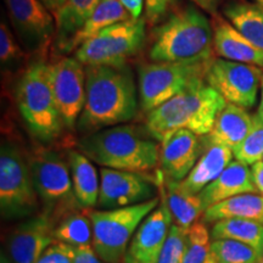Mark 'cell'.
Masks as SVG:
<instances>
[{"instance_id":"obj_42","label":"cell","mask_w":263,"mask_h":263,"mask_svg":"<svg viewBox=\"0 0 263 263\" xmlns=\"http://www.w3.org/2000/svg\"><path fill=\"white\" fill-rule=\"evenodd\" d=\"M256 117H257L258 120L263 123V77L261 82V101H259L258 111H257V115H256Z\"/></svg>"},{"instance_id":"obj_46","label":"cell","mask_w":263,"mask_h":263,"mask_svg":"<svg viewBox=\"0 0 263 263\" xmlns=\"http://www.w3.org/2000/svg\"><path fill=\"white\" fill-rule=\"evenodd\" d=\"M262 263H263V261H262Z\"/></svg>"},{"instance_id":"obj_26","label":"cell","mask_w":263,"mask_h":263,"mask_svg":"<svg viewBox=\"0 0 263 263\" xmlns=\"http://www.w3.org/2000/svg\"><path fill=\"white\" fill-rule=\"evenodd\" d=\"M226 218L252 219L263 223V195L241 194L207 207L202 215L205 223H215Z\"/></svg>"},{"instance_id":"obj_7","label":"cell","mask_w":263,"mask_h":263,"mask_svg":"<svg viewBox=\"0 0 263 263\" xmlns=\"http://www.w3.org/2000/svg\"><path fill=\"white\" fill-rule=\"evenodd\" d=\"M29 171L45 211L58 221L67 213L83 210L76 199L68 162L51 150L39 149L28 157Z\"/></svg>"},{"instance_id":"obj_3","label":"cell","mask_w":263,"mask_h":263,"mask_svg":"<svg viewBox=\"0 0 263 263\" xmlns=\"http://www.w3.org/2000/svg\"><path fill=\"white\" fill-rule=\"evenodd\" d=\"M213 28L201 11L188 6L170 16L155 31L149 59L153 62L210 64Z\"/></svg>"},{"instance_id":"obj_11","label":"cell","mask_w":263,"mask_h":263,"mask_svg":"<svg viewBox=\"0 0 263 263\" xmlns=\"http://www.w3.org/2000/svg\"><path fill=\"white\" fill-rule=\"evenodd\" d=\"M6 12L22 47L37 60H44L55 38V17L41 0H4Z\"/></svg>"},{"instance_id":"obj_29","label":"cell","mask_w":263,"mask_h":263,"mask_svg":"<svg viewBox=\"0 0 263 263\" xmlns=\"http://www.w3.org/2000/svg\"><path fill=\"white\" fill-rule=\"evenodd\" d=\"M55 240L72 246H90L93 241V223L87 210H78L65 215L58 222L54 232Z\"/></svg>"},{"instance_id":"obj_36","label":"cell","mask_w":263,"mask_h":263,"mask_svg":"<svg viewBox=\"0 0 263 263\" xmlns=\"http://www.w3.org/2000/svg\"><path fill=\"white\" fill-rule=\"evenodd\" d=\"M176 2L177 0H145L146 20L150 24H157Z\"/></svg>"},{"instance_id":"obj_5","label":"cell","mask_w":263,"mask_h":263,"mask_svg":"<svg viewBox=\"0 0 263 263\" xmlns=\"http://www.w3.org/2000/svg\"><path fill=\"white\" fill-rule=\"evenodd\" d=\"M16 103L33 137L42 143H50L61 136L65 124L51 90L49 64L44 60L33 61L20 76Z\"/></svg>"},{"instance_id":"obj_31","label":"cell","mask_w":263,"mask_h":263,"mask_svg":"<svg viewBox=\"0 0 263 263\" xmlns=\"http://www.w3.org/2000/svg\"><path fill=\"white\" fill-rule=\"evenodd\" d=\"M211 249L217 263H262L263 261V256L252 246L236 240H213Z\"/></svg>"},{"instance_id":"obj_8","label":"cell","mask_w":263,"mask_h":263,"mask_svg":"<svg viewBox=\"0 0 263 263\" xmlns=\"http://www.w3.org/2000/svg\"><path fill=\"white\" fill-rule=\"evenodd\" d=\"M146 20L129 18L108 26L74 51L83 66H123L143 48Z\"/></svg>"},{"instance_id":"obj_18","label":"cell","mask_w":263,"mask_h":263,"mask_svg":"<svg viewBox=\"0 0 263 263\" xmlns=\"http://www.w3.org/2000/svg\"><path fill=\"white\" fill-rule=\"evenodd\" d=\"M213 49L226 60L263 67V50L255 47L233 25L215 17L213 21Z\"/></svg>"},{"instance_id":"obj_32","label":"cell","mask_w":263,"mask_h":263,"mask_svg":"<svg viewBox=\"0 0 263 263\" xmlns=\"http://www.w3.org/2000/svg\"><path fill=\"white\" fill-rule=\"evenodd\" d=\"M233 155L236 161L248 166L263 160V123L256 116L248 137L233 149Z\"/></svg>"},{"instance_id":"obj_16","label":"cell","mask_w":263,"mask_h":263,"mask_svg":"<svg viewBox=\"0 0 263 263\" xmlns=\"http://www.w3.org/2000/svg\"><path fill=\"white\" fill-rule=\"evenodd\" d=\"M172 221L168 205L161 193V203L138 227L127 255L140 263H157L170 234Z\"/></svg>"},{"instance_id":"obj_13","label":"cell","mask_w":263,"mask_h":263,"mask_svg":"<svg viewBox=\"0 0 263 263\" xmlns=\"http://www.w3.org/2000/svg\"><path fill=\"white\" fill-rule=\"evenodd\" d=\"M49 80L62 122L73 128L85 104V68L76 58H60L49 64Z\"/></svg>"},{"instance_id":"obj_37","label":"cell","mask_w":263,"mask_h":263,"mask_svg":"<svg viewBox=\"0 0 263 263\" xmlns=\"http://www.w3.org/2000/svg\"><path fill=\"white\" fill-rule=\"evenodd\" d=\"M76 263H106L98 257L91 246L74 248Z\"/></svg>"},{"instance_id":"obj_21","label":"cell","mask_w":263,"mask_h":263,"mask_svg":"<svg viewBox=\"0 0 263 263\" xmlns=\"http://www.w3.org/2000/svg\"><path fill=\"white\" fill-rule=\"evenodd\" d=\"M252 126L254 117L250 116L246 108L227 103L221 114L217 116L207 141L228 146L233 150L248 137Z\"/></svg>"},{"instance_id":"obj_22","label":"cell","mask_w":263,"mask_h":263,"mask_svg":"<svg viewBox=\"0 0 263 263\" xmlns=\"http://www.w3.org/2000/svg\"><path fill=\"white\" fill-rule=\"evenodd\" d=\"M101 0H66L57 14L54 15L57 29L52 48L62 54L66 45L70 43L85 24Z\"/></svg>"},{"instance_id":"obj_44","label":"cell","mask_w":263,"mask_h":263,"mask_svg":"<svg viewBox=\"0 0 263 263\" xmlns=\"http://www.w3.org/2000/svg\"><path fill=\"white\" fill-rule=\"evenodd\" d=\"M2 263H12V262L10 261L8 256H5L4 254H3V255H2Z\"/></svg>"},{"instance_id":"obj_2","label":"cell","mask_w":263,"mask_h":263,"mask_svg":"<svg viewBox=\"0 0 263 263\" xmlns=\"http://www.w3.org/2000/svg\"><path fill=\"white\" fill-rule=\"evenodd\" d=\"M226 105V99L205 80L197 81L150 111L145 122L146 132L160 143L179 129L205 136L212 130L217 116Z\"/></svg>"},{"instance_id":"obj_15","label":"cell","mask_w":263,"mask_h":263,"mask_svg":"<svg viewBox=\"0 0 263 263\" xmlns=\"http://www.w3.org/2000/svg\"><path fill=\"white\" fill-rule=\"evenodd\" d=\"M58 219L43 210L16 227L8 240V257L12 263H34L55 241Z\"/></svg>"},{"instance_id":"obj_1","label":"cell","mask_w":263,"mask_h":263,"mask_svg":"<svg viewBox=\"0 0 263 263\" xmlns=\"http://www.w3.org/2000/svg\"><path fill=\"white\" fill-rule=\"evenodd\" d=\"M137 89L133 74L123 66H85V104L78 128L98 132L136 117Z\"/></svg>"},{"instance_id":"obj_24","label":"cell","mask_w":263,"mask_h":263,"mask_svg":"<svg viewBox=\"0 0 263 263\" xmlns=\"http://www.w3.org/2000/svg\"><path fill=\"white\" fill-rule=\"evenodd\" d=\"M129 18H132L130 14L120 0H101L95 8L93 14L89 16V18L85 21L80 31L76 33L74 37L66 45L62 55L76 51L83 43L95 37L99 32H101L108 26Z\"/></svg>"},{"instance_id":"obj_41","label":"cell","mask_w":263,"mask_h":263,"mask_svg":"<svg viewBox=\"0 0 263 263\" xmlns=\"http://www.w3.org/2000/svg\"><path fill=\"white\" fill-rule=\"evenodd\" d=\"M41 2L47 6V9L52 15H55L61 9V6L65 4L66 0H41Z\"/></svg>"},{"instance_id":"obj_25","label":"cell","mask_w":263,"mask_h":263,"mask_svg":"<svg viewBox=\"0 0 263 263\" xmlns=\"http://www.w3.org/2000/svg\"><path fill=\"white\" fill-rule=\"evenodd\" d=\"M72 184L76 199L83 210L98 205L100 183L98 173L90 160L82 151L70 150L67 153Z\"/></svg>"},{"instance_id":"obj_6","label":"cell","mask_w":263,"mask_h":263,"mask_svg":"<svg viewBox=\"0 0 263 263\" xmlns=\"http://www.w3.org/2000/svg\"><path fill=\"white\" fill-rule=\"evenodd\" d=\"M160 199L115 210H87L93 223V250L106 263H124L128 244L141 221L159 206Z\"/></svg>"},{"instance_id":"obj_30","label":"cell","mask_w":263,"mask_h":263,"mask_svg":"<svg viewBox=\"0 0 263 263\" xmlns=\"http://www.w3.org/2000/svg\"><path fill=\"white\" fill-rule=\"evenodd\" d=\"M210 239L211 234L205 222L197 219L188 229V241L183 263H217Z\"/></svg>"},{"instance_id":"obj_45","label":"cell","mask_w":263,"mask_h":263,"mask_svg":"<svg viewBox=\"0 0 263 263\" xmlns=\"http://www.w3.org/2000/svg\"><path fill=\"white\" fill-rule=\"evenodd\" d=\"M254 2L256 3V4L261 5V6H262V8H263V0H254Z\"/></svg>"},{"instance_id":"obj_35","label":"cell","mask_w":263,"mask_h":263,"mask_svg":"<svg viewBox=\"0 0 263 263\" xmlns=\"http://www.w3.org/2000/svg\"><path fill=\"white\" fill-rule=\"evenodd\" d=\"M34 263H76L74 248L55 240Z\"/></svg>"},{"instance_id":"obj_19","label":"cell","mask_w":263,"mask_h":263,"mask_svg":"<svg viewBox=\"0 0 263 263\" xmlns=\"http://www.w3.org/2000/svg\"><path fill=\"white\" fill-rule=\"evenodd\" d=\"M249 193H258L254 178H252V172L249 170L248 164L239 162V161H232L221 173V176L210 183L199 194V196L206 210L207 207L229 197Z\"/></svg>"},{"instance_id":"obj_43","label":"cell","mask_w":263,"mask_h":263,"mask_svg":"<svg viewBox=\"0 0 263 263\" xmlns=\"http://www.w3.org/2000/svg\"><path fill=\"white\" fill-rule=\"evenodd\" d=\"M124 263H140V262H138L137 259H134L133 257H130L129 255H127V257H126V261H124Z\"/></svg>"},{"instance_id":"obj_33","label":"cell","mask_w":263,"mask_h":263,"mask_svg":"<svg viewBox=\"0 0 263 263\" xmlns=\"http://www.w3.org/2000/svg\"><path fill=\"white\" fill-rule=\"evenodd\" d=\"M188 241V229L172 224L157 263H183Z\"/></svg>"},{"instance_id":"obj_47","label":"cell","mask_w":263,"mask_h":263,"mask_svg":"<svg viewBox=\"0 0 263 263\" xmlns=\"http://www.w3.org/2000/svg\"><path fill=\"white\" fill-rule=\"evenodd\" d=\"M262 161H263V160H262Z\"/></svg>"},{"instance_id":"obj_14","label":"cell","mask_w":263,"mask_h":263,"mask_svg":"<svg viewBox=\"0 0 263 263\" xmlns=\"http://www.w3.org/2000/svg\"><path fill=\"white\" fill-rule=\"evenodd\" d=\"M155 194L154 184L141 173L104 167L100 171V193L97 206L103 210L121 209L149 201L156 197Z\"/></svg>"},{"instance_id":"obj_20","label":"cell","mask_w":263,"mask_h":263,"mask_svg":"<svg viewBox=\"0 0 263 263\" xmlns=\"http://www.w3.org/2000/svg\"><path fill=\"white\" fill-rule=\"evenodd\" d=\"M233 150L228 146L209 143L206 151L197 161L194 168L183 180H179L182 189L189 194L197 195L221 176L228 164L232 162Z\"/></svg>"},{"instance_id":"obj_34","label":"cell","mask_w":263,"mask_h":263,"mask_svg":"<svg viewBox=\"0 0 263 263\" xmlns=\"http://www.w3.org/2000/svg\"><path fill=\"white\" fill-rule=\"evenodd\" d=\"M26 52L22 50L4 20L0 25V61L3 70L14 68L25 61Z\"/></svg>"},{"instance_id":"obj_39","label":"cell","mask_w":263,"mask_h":263,"mask_svg":"<svg viewBox=\"0 0 263 263\" xmlns=\"http://www.w3.org/2000/svg\"><path fill=\"white\" fill-rule=\"evenodd\" d=\"M251 172L257 192L263 195V161H258V162L252 164Z\"/></svg>"},{"instance_id":"obj_17","label":"cell","mask_w":263,"mask_h":263,"mask_svg":"<svg viewBox=\"0 0 263 263\" xmlns=\"http://www.w3.org/2000/svg\"><path fill=\"white\" fill-rule=\"evenodd\" d=\"M160 151V166L164 178L183 180L199 161L201 143L197 134L179 129L164 139Z\"/></svg>"},{"instance_id":"obj_28","label":"cell","mask_w":263,"mask_h":263,"mask_svg":"<svg viewBox=\"0 0 263 263\" xmlns=\"http://www.w3.org/2000/svg\"><path fill=\"white\" fill-rule=\"evenodd\" d=\"M211 238L232 239L252 246L263 256V223L242 218H226L217 221L211 229Z\"/></svg>"},{"instance_id":"obj_12","label":"cell","mask_w":263,"mask_h":263,"mask_svg":"<svg viewBox=\"0 0 263 263\" xmlns=\"http://www.w3.org/2000/svg\"><path fill=\"white\" fill-rule=\"evenodd\" d=\"M262 77L258 66L216 59L207 68L205 82L218 91L227 103L250 108L256 104Z\"/></svg>"},{"instance_id":"obj_4","label":"cell","mask_w":263,"mask_h":263,"mask_svg":"<svg viewBox=\"0 0 263 263\" xmlns=\"http://www.w3.org/2000/svg\"><path fill=\"white\" fill-rule=\"evenodd\" d=\"M78 147L88 159L106 168L146 173L160 164L157 144L133 126L100 129L82 138Z\"/></svg>"},{"instance_id":"obj_9","label":"cell","mask_w":263,"mask_h":263,"mask_svg":"<svg viewBox=\"0 0 263 263\" xmlns=\"http://www.w3.org/2000/svg\"><path fill=\"white\" fill-rule=\"evenodd\" d=\"M0 210L5 219L34 216L38 210L28 159L11 141H3L0 150Z\"/></svg>"},{"instance_id":"obj_38","label":"cell","mask_w":263,"mask_h":263,"mask_svg":"<svg viewBox=\"0 0 263 263\" xmlns=\"http://www.w3.org/2000/svg\"><path fill=\"white\" fill-rule=\"evenodd\" d=\"M120 2L129 12L132 18H140L141 14H143L144 2L145 0H120Z\"/></svg>"},{"instance_id":"obj_23","label":"cell","mask_w":263,"mask_h":263,"mask_svg":"<svg viewBox=\"0 0 263 263\" xmlns=\"http://www.w3.org/2000/svg\"><path fill=\"white\" fill-rule=\"evenodd\" d=\"M159 184L161 185V193L164 195L168 205L174 224L184 229H189L205 212V207L199 194L197 195L189 194L182 189L179 182L164 178L163 174Z\"/></svg>"},{"instance_id":"obj_10","label":"cell","mask_w":263,"mask_h":263,"mask_svg":"<svg viewBox=\"0 0 263 263\" xmlns=\"http://www.w3.org/2000/svg\"><path fill=\"white\" fill-rule=\"evenodd\" d=\"M210 64L192 65L151 61L140 65L138 80L143 111L149 114L195 82L205 80Z\"/></svg>"},{"instance_id":"obj_27","label":"cell","mask_w":263,"mask_h":263,"mask_svg":"<svg viewBox=\"0 0 263 263\" xmlns=\"http://www.w3.org/2000/svg\"><path fill=\"white\" fill-rule=\"evenodd\" d=\"M224 15L236 31L263 50V8L256 3H236L224 9Z\"/></svg>"},{"instance_id":"obj_40","label":"cell","mask_w":263,"mask_h":263,"mask_svg":"<svg viewBox=\"0 0 263 263\" xmlns=\"http://www.w3.org/2000/svg\"><path fill=\"white\" fill-rule=\"evenodd\" d=\"M193 2L195 3L197 6H200L202 10L210 12V14L215 15L217 9H218L219 6V3H221V0H193Z\"/></svg>"}]
</instances>
